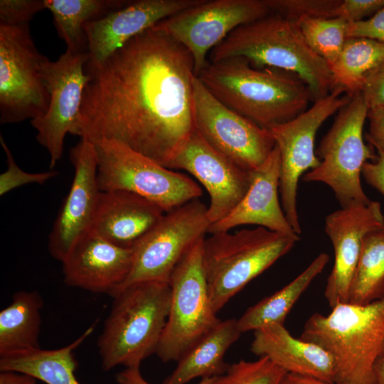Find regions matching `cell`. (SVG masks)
<instances>
[{
    "label": "cell",
    "mask_w": 384,
    "mask_h": 384,
    "mask_svg": "<svg viewBox=\"0 0 384 384\" xmlns=\"http://www.w3.org/2000/svg\"><path fill=\"white\" fill-rule=\"evenodd\" d=\"M85 73L81 138L119 142L168 168L195 131L189 51L153 26Z\"/></svg>",
    "instance_id": "obj_1"
},
{
    "label": "cell",
    "mask_w": 384,
    "mask_h": 384,
    "mask_svg": "<svg viewBox=\"0 0 384 384\" xmlns=\"http://www.w3.org/2000/svg\"><path fill=\"white\" fill-rule=\"evenodd\" d=\"M197 77L225 105L267 129L297 117L313 101L296 74L257 68L240 57L210 62Z\"/></svg>",
    "instance_id": "obj_2"
},
{
    "label": "cell",
    "mask_w": 384,
    "mask_h": 384,
    "mask_svg": "<svg viewBox=\"0 0 384 384\" xmlns=\"http://www.w3.org/2000/svg\"><path fill=\"white\" fill-rule=\"evenodd\" d=\"M240 57L257 68L296 74L308 86L313 102L333 91L328 63L306 43L297 20L270 14L233 31L210 53V62Z\"/></svg>",
    "instance_id": "obj_3"
},
{
    "label": "cell",
    "mask_w": 384,
    "mask_h": 384,
    "mask_svg": "<svg viewBox=\"0 0 384 384\" xmlns=\"http://www.w3.org/2000/svg\"><path fill=\"white\" fill-rule=\"evenodd\" d=\"M112 297V308L97 340L102 368L140 367L158 348L170 309V285L137 283Z\"/></svg>",
    "instance_id": "obj_4"
},
{
    "label": "cell",
    "mask_w": 384,
    "mask_h": 384,
    "mask_svg": "<svg viewBox=\"0 0 384 384\" xmlns=\"http://www.w3.org/2000/svg\"><path fill=\"white\" fill-rule=\"evenodd\" d=\"M299 338L331 356L336 384H371L384 345V298L366 305L338 304L327 316L314 313Z\"/></svg>",
    "instance_id": "obj_5"
},
{
    "label": "cell",
    "mask_w": 384,
    "mask_h": 384,
    "mask_svg": "<svg viewBox=\"0 0 384 384\" xmlns=\"http://www.w3.org/2000/svg\"><path fill=\"white\" fill-rule=\"evenodd\" d=\"M300 239L262 227L212 233L204 239L202 261L217 313L247 284L289 252Z\"/></svg>",
    "instance_id": "obj_6"
},
{
    "label": "cell",
    "mask_w": 384,
    "mask_h": 384,
    "mask_svg": "<svg viewBox=\"0 0 384 384\" xmlns=\"http://www.w3.org/2000/svg\"><path fill=\"white\" fill-rule=\"evenodd\" d=\"M368 112L361 92L352 96L338 110L315 151L320 164L303 176L304 181L321 182L329 186L341 208L370 201L361 183L363 165L377 157L374 148L363 142V129Z\"/></svg>",
    "instance_id": "obj_7"
},
{
    "label": "cell",
    "mask_w": 384,
    "mask_h": 384,
    "mask_svg": "<svg viewBox=\"0 0 384 384\" xmlns=\"http://www.w3.org/2000/svg\"><path fill=\"white\" fill-rule=\"evenodd\" d=\"M97 159L101 192L124 190L170 211L202 195L188 176L164 167L123 144L108 139L92 142Z\"/></svg>",
    "instance_id": "obj_8"
},
{
    "label": "cell",
    "mask_w": 384,
    "mask_h": 384,
    "mask_svg": "<svg viewBox=\"0 0 384 384\" xmlns=\"http://www.w3.org/2000/svg\"><path fill=\"white\" fill-rule=\"evenodd\" d=\"M205 238L186 253L172 272L170 309L156 355L178 361L220 320L213 307L202 261Z\"/></svg>",
    "instance_id": "obj_9"
},
{
    "label": "cell",
    "mask_w": 384,
    "mask_h": 384,
    "mask_svg": "<svg viewBox=\"0 0 384 384\" xmlns=\"http://www.w3.org/2000/svg\"><path fill=\"white\" fill-rule=\"evenodd\" d=\"M207 209L197 198L166 212L132 247L130 272L116 292L141 282L169 284L172 272L183 257L208 233L210 223Z\"/></svg>",
    "instance_id": "obj_10"
},
{
    "label": "cell",
    "mask_w": 384,
    "mask_h": 384,
    "mask_svg": "<svg viewBox=\"0 0 384 384\" xmlns=\"http://www.w3.org/2000/svg\"><path fill=\"white\" fill-rule=\"evenodd\" d=\"M43 55L35 46L28 23H0V122L31 120L48 109L50 95L40 74Z\"/></svg>",
    "instance_id": "obj_11"
},
{
    "label": "cell",
    "mask_w": 384,
    "mask_h": 384,
    "mask_svg": "<svg viewBox=\"0 0 384 384\" xmlns=\"http://www.w3.org/2000/svg\"><path fill=\"white\" fill-rule=\"evenodd\" d=\"M87 52L66 49L58 59L43 56L40 74L50 95L47 112L31 121L36 139L50 155V168L61 159L68 134L82 137L80 109L85 87L90 79L85 73Z\"/></svg>",
    "instance_id": "obj_12"
},
{
    "label": "cell",
    "mask_w": 384,
    "mask_h": 384,
    "mask_svg": "<svg viewBox=\"0 0 384 384\" xmlns=\"http://www.w3.org/2000/svg\"><path fill=\"white\" fill-rule=\"evenodd\" d=\"M195 129L214 149L246 171L260 167L275 142L267 128L229 108L193 78Z\"/></svg>",
    "instance_id": "obj_13"
},
{
    "label": "cell",
    "mask_w": 384,
    "mask_h": 384,
    "mask_svg": "<svg viewBox=\"0 0 384 384\" xmlns=\"http://www.w3.org/2000/svg\"><path fill=\"white\" fill-rule=\"evenodd\" d=\"M335 90L297 117L268 128L281 156L279 191L283 211L299 235L302 233L297 208L299 178L321 163L314 151L315 137L321 124L348 103L351 97Z\"/></svg>",
    "instance_id": "obj_14"
},
{
    "label": "cell",
    "mask_w": 384,
    "mask_h": 384,
    "mask_svg": "<svg viewBox=\"0 0 384 384\" xmlns=\"http://www.w3.org/2000/svg\"><path fill=\"white\" fill-rule=\"evenodd\" d=\"M271 14L265 0H202L154 27L183 46L192 55L197 76L207 55L233 31Z\"/></svg>",
    "instance_id": "obj_15"
},
{
    "label": "cell",
    "mask_w": 384,
    "mask_h": 384,
    "mask_svg": "<svg viewBox=\"0 0 384 384\" xmlns=\"http://www.w3.org/2000/svg\"><path fill=\"white\" fill-rule=\"evenodd\" d=\"M74 176L48 237V250L61 262L91 228L101 191L94 144L81 138L70 151Z\"/></svg>",
    "instance_id": "obj_16"
},
{
    "label": "cell",
    "mask_w": 384,
    "mask_h": 384,
    "mask_svg": "<svg viewBox=\"0 0 384 384\" xmlns=\"http://www.w3.org/2000/svg\"><path fill=\"white\" fill-rule=\"evenodd\" d=\"M168 169L185 170L204 186L210 196L207 215L210 225L234 209L250 184V171L242 169L214 149L196 129Z\"/></svg>",
    "instance_id": "obj_17"
},
{
    "label": "cell",
    "mask_w": 384,
    "mask_h": 384,
    "mask_svg": "<svg viewBox=\"0 0 384 384\" xmlns=\"http://www.w3.org/2000/svg\"><path fill=\"white\" fill-rule=\"evenodd\" d=\"M383 228L384 215L378 201L353 203L326 217L325 232L335 257L324 291L331 309L349 301L350 285L365 235Z\"/></svg>",
    "instance_id": "obj_18"
},
{
    "label": "cell",
    "mask_w": 384,
    "mask_h": 384,
    "mask_svg": "<svg viewBox=\"0 0 384 384\" xmlns=\"http://www.w3.org/2000/svg\"><path fill=\"white\" fill-rule=\"evenodd\" d=\"M202 0H138L84 26L88 60L85 69L102 64L115 50L161 21Z\"/></svg>",
    "instance_id": "obj_19"
},
{
    "label": "cell",
    "mask_w": 384,
    "mask_h": 384,
    "mask_svg": "<svg viewBox=\"0 0 384 384\" xmlns=\"http://www.w3.org/2000/svg\"><path fill=\"white\" fill-rule=\"evenodd\" d=\"M132 254V248L89 232L62 262L64 282L70 287L112 297L130 272Z\"/></svg>",
    "instance_id": "obj_20"
},
{
    "label": "cell",
    "mask_w": 384,
    "mask_h": 384,
    "mask_svg": "<svg viewBox=\"0 0 384 384\" xmlns=\"http://www.w3.org/2000/svg\"><path fill=\"white\" fill-rule=\"evenodd\" d=\"M280 172L281 156L275 145L267 159L250 171L249 188L238 204L227 216L211 224L208 233L227 232L239 225H256L279 233L298 235L279 202Z\"/></svg>",
    "instance_id": "obj_21"
},
{
    "label": "cell",
    "mask_w": 384,
    "mask_h": 384,
    "mask_svg": "<svg viewBox=\"0 0 384 384\" xmlns=\"http://www.w3.org/2000/svg\"><path fill=\"white\" fill-rule=\"evenodd\" d=\"M156 203L124 190L101 192L90 232L132 248L165 214Z\"/></svg>",
    "instance_id": "obj_22"
},
{
    "label": "cell",
    "mask_w": 384,
    "mask_h": 384,
    "mask_svg": "<svg viewBox=\"0 0 384 384\" xmlns=\"http://www.w3.org/2000/svg\"><path fill=\"white\" fill-rule=\"evenodd\" d=\"M250 349L260 357H267L287 373L334 383L331 356L314 343L293 337L284 324L254 331Z\"/></svg>",
    "instance_id": "obj_23"
},
{
    "label": "cell",
    "mask_w": 384,
    "mask_h": 384,
    "mask_svg": "<svg viewBox=\"0 0 384 384\" xmlns=\"http://www.w3.org/2000/svg\"><path fill=\"white\" fill-rule=\"evenodd\" d=\"M240 334L237 319L220 320L183 353L163 384H186L196 378L223 375L229 367L224 356Z\"/></svg>",
    "instance_id": "obj_24"
},
{
    "label": "cell",
    "mask_w": 384,
    "mask_h": 384,
    "mask_svg": "<svg viewBox=\"0 0 384 384\" xmlns=\"http://www.w3.org/2000/svg\"><path fill=\"white\" fill-rule=\"evenodd\" d=\"M43 302L36 291H19L0 311V358L40 348Z\"/></svg>",
    "instance_id": "obj_25"
},
{
    "label": "cell",
    "mask_w": 384,
    "mask_h": 384,
    "mask_svg": "<svg viewBox=\"0 0 384 384\" xmlns=\"http://www.w3.org/2000/svg\"><path fill=\"white\" fill-rule=\"evenodd\" d=\"M96 323L76 340L53 350L41 348L0 358V370L27 373L46 384H81L75 377L74 351L92 333Z\"/></svg>",
    "instance_id": "obj_26"
},
{
    "label": "cell",
    "mask_w": 384,
    "mask_h": 384,
    "mask_svg": "<svg viewBox=\"0 0 384 384\" xmlns=\"http://www.w3.org/2000/svg\"><path fill=\"white\" fill-rule=\"evenodd\" d=\"M329 257L319 254L296 278L285 287L250 306L237 319L241 333L255 331L272 324H284L292 308L311 282L324 270Z\"/></svg>",
    "instance_id": "obj_27"
},
{
    "label": "cell",
    "mask_w": 384,
    "mask_h": 384,
    "mask_svg": "<svg viewBox=\"0 0 384 384\" xmlns=\"http://www.w3.org/2000/svg\"><path fill=\"white\" fill-rule=\"evenodd\" d=\"M124 0H44L46 9L53 16L59 37L67 50L76 53L87 52L84 30L86 23L126 5Z\"/></svg>",
    "instance_id": "obj_28"
},
{
    "label": "cell",
    "mask_w": 384,
    "mask_h": 384,
    "mask_svg": "<svg viewBox=\"0 0 384 384\" xmlns=\"http://www.w3.org/2000/svg\"><path fill=\"white\" fill-rule=\"evenodd\" d=\"M384 60V43L366 38H347L330 66L335 90L351 97L361 92L366 75Z\"/></svg>",
    "instance_id": "obj_29"
},
{
    "label": "cell",
    "mask_w": 384,
    "mask_h": 384,
    "mask_svg": "<svg viewBox=\"0 0 384 384\" xmlns=\"http://www.w3.org/2000/svg\"><path fill=\"white\" fill-rule=\"evenodd\" d=\"M384 298V228L367 233L351 279L348 302L366 305Z\"/></svg>",
    "instance_id": "obj_30"
},
{
    "label": "cell",
    "mask_w": 384,
    "mask_h": 384,
    "mask_svg": "<svg viewBox=\"0 0 384 384\" xmlns=\"http://www.w3.org/2000/svg\"><path fill=\"white\" fill-rule=\"evenodd\" d=\"M297 21L309 48L330 68L337 60L347 39L348 22L339 17H302Z\"/></svg>",
    "instance_id": "obj_31"
},
{
    "label": "cell",
    "mask_w": 384,
    "mask_h": 384,
    "mask_svg": "<svg viewBox=\"0 0 384 384\" xmlns=\"http://www.w3.org/2000/svg\"><path fill=\"white\" fill-rule=\"evenodd\" d=\"M287 372L266 356L257 361L241 360L229 365L220 376V384H282Z\"/></svg>",
    "instance_id": "obj_32"
},
{
    "label": "cell",
    "mask_w": 384,
    "mask_h": 384,
    "mask_svg": "<svg viewBox=\"0 0 384 384\" xmlns=\"http://www.w3.org/2000/svg\"><path fill=\"white\" fill-rule=\"evenodd\" d=\"M272 14L298 20L302 17L335 18L341 0H265Z\"/></svg>",
    "instance_id": "obj_33"
},
{
    "label": "cell",
    "mask_w": 384,
    "mask_h": 384,
    "mask_svg": "<svg viewBox=\"0 0 384 384\" xmlns=\"http://www.w3.org/2000/svg\"><path fill=\"white\" fill-rule=\"evenodd\" d=\"M0 143L6 156L7 168L0 175V196H2L11 191L29 183L44 184L48 180L58 175L55 171L41 173H28L23 171L16 163L14 158L6 144L2 135Z\"/></svg>",
    "instance_id": "obj_34"
},
{
    "label": "cell",
    "mask_w": 384,
    "mask_h": 384,
    "mask_svg": "<svg viewBox=\"0 0 384 384\" xmlns=\"http://www.w3.org/2000/svg\"><path fill=\"white\" fill-rule=\"evenodd\" d=\"M46 9L44 0H1L0 23L22 25Z\"/></svg>",
    "instance_id": "obj_35"
},
{
    "label": "cell",
    "mask_w": 384,
    "mask_h": 384,
    "mask_svg": "<svg viewBox=\"0 0 384 384\" xmlns=\"http://www.w3.org/2000/svg\"><path fill=\"white\" fill-rule=\"evenodd\" d=\"M360 92L368 110L384 107V60L366 75Z\"/></svg>",
    "instance_id": "obj_36"
},
{
    "label": "cell",
    "mask_w": 384,
    "mask_h": 384,
    "mask_svg": "<svg viewBox=\"0 0 384 384\" xmlns=\"http://www.w3.org/2000/svg\"><path fill=\"white\" fill-rule=\"evenodd\" d=\"M384 6V0H341L336 11L339 17L349 23L364 20L373 16Z\"/></svg>",
    "instance_id": "obj_37"
},
{
    "label": "cell",
    "mask_w": 384,
    "mask_h": 384,
    "mask_svg": "<svg viewBox=\"0 0 384 384\" xmlns=\"http://www.w3.org/2000/svg\"><path fill=\"white\" fill-rule=\"evenodd\" d=\"M353 37L384 43V6L368 19L348 23L347 38Z\"/></svg>",
    "instance_id": "obj_38"
},
{
    "label": "cell",
    "mask_w": 384,
    "mask_h": 384,
    "mask_svg": "<svg viewBox=\"0 0 384 384\" xmlns=\"http://www.w3.org/2000/svg\"><path fill=\"white\" fill-rule=\"evenodd\" d=\"M367 118L370 124L366 139L376 150L384 152V107L368 110Z\"/></svg>",
    "instance_id": "obj_39"
},
{
    "label": "cell",
    "mask_w": 384,
    "mask_h": 384,
    "mask_svg": "<svg viewBox=\"0 0 384 384\" xmlns=\"http://www.w3.org/2000/svg\"><path fill=\"white\" fill-rule=\"evenodd\" d=\"M376 151V159L365 163L361 174L370 186L384 196V152Z\"/></svg>",
    "instance_id": "obj_40"
},
{
    "label": "cell",
    "mask_w": 384,
    "mask_h": 384,
    "mask_svg": "<svg viewBox=\"0 0 384 384\" xmlns=\"http://www.w3.org/2000/svg\"><path fill=\"white\" fill-rule=\"evenodd\" d=\"M117 384H150L142 376L139 367L125 368L116 375ZM197 384H220V376L203 378Z\"/></svg>",
    "instance_id": "obj_41"
},
{
    "label": "cell",
    "mask_w": 384,
    "mask_h": 384,
    "mask_svg": "<svg viewBox=\"0 0 384 384\" xmlns=\"http://www.w3.org/2000/svg\"><path fill=\"white\" fill-rule=\"evenodd\" d=\"M37 379L22 372L3 370L0 373V384H36Z\"/></svg>",
    "instance_id": "obj_42"
},
{
    "label": "cell",
    "mask_w": 384,
    "mask_h": 384,
    "mask_svg": "<svg viewBox=\"0 0 384 384\" xmlns=\"http://www.w3.org/2000/svg\"><path fill=\"white\" fill-rule=\"evenodd\" d=\"M371 384H384V345L373 365Z\"/></svg>",
    "instance_id": "obj_43"
},
{
    "label": "cell",
    "mask_w": 384,
    "mask_h": 384,
    "mask_svg": "<svg viewBox=\"0 0 384 384\" xmlns=\"http://www.w3.org/2000/svg\"><path fill=\"white\" fill-rule=\"evenodd\" d=\"M282 384H336L335 383H328L311 377L287 373Z\"/></svg>",
    "instance_id": "obj_44"
}]
</instances>
